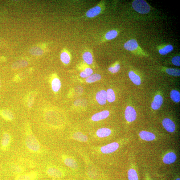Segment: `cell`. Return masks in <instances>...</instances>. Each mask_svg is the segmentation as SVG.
I'll return each mask as SVG.
<instances>
[{
    "instance_id": "cell-1",
    "label": "cell",
    "mask_w": 180,
    "mask_h": 180,
    "mask_svg": "<svg viewBox=\"0 0 180 180\" xmlns=\"http://www.w3.org/2000/svg\"><path fill=\"white\" fill-rule=\"evenodd\" d=\"M24 142L26 148L28 151L33 153L39 154L42 153V146L38 139L32 133L28 125L24 137Z\"/></svg>"
},
{
    "instance_id": "cell-2",
    "label": "cell",
    "mask_w": 180,
    "mask_h": 180,
    "mask_svg": "<svg viewBox=\"0 0 180 180\" xmlns=\"http://www.w3.org/2000/svg\"><path fill=\"white\" fill-rule=\"evenodd\" d=\"M124 47L126 50L130 51L136 55L149 56L146 52L139 46L136 39H132L128 41L125 43Z\"/></svg>"
},
{
    "instance_id": "cell-3",
    "label": "cell",
    "mask_w": 180,
    "mask_h": 180,
    "mask_svg": "<svg viewBox=\"0 0 180 180\" xmlns=\"http://www.w3.org/2000/svg\"><path fill=\"white\" fill-rule=\"evenodd\" d=\"M132 6L134 10L139 14H148L150 10L149 4L144 0H134L132 2Z\"/></svg>"
},
{
    "instance_id": "cell-4",
    "label": "cell",
    "mask_w": 180,
    "mask_h": 180,
    "mask_svg": "<svg viewBox=\"0 0 180 180\" xmlns=\"http://www.w3.org/2000/svg\"><path fill=\"white\" fill-rule=\"evenodd\" d=\"M105 9V3L104 2H100L98 5L89 9L85 14L86 17L92 18L96 17L103 12Z\"/></svg>"
},
{
    "instance_id": "cell-5",
    "label": "cell",
    "mask_w": 180,
    "mask_h": 180,
    "mask_svg": "<svg viewBox=\"0 0 180 180\" xmlns=\"http://www.w3.org/2000/svg\"><path fill=\"white\" fill-rule=\"evenodd\" d=\"M12 138L11 135L7 132H4L1 139L0 148L4 152L9 150L12 142Z\"/></svg>"
},
{
    "instance_id": "cell-6",
    "label": "cell",
    "mask_w": 180,
    "mask_h": 180,
    "mask_svg": "<svg viewBox=\"0 0 180 180\" xmlns=\"http://www.w3.org/2000/svg\"><path fill=\"white\" fill-rule=\"evenodd\" d=\"M47 174L55 178H60L64 176V173L61 170L55 167H49L46 170Z\"/></svg>"
},
{
    "instance_id": "cell-7",
    "label": "cell",
    "mask_w": 180,
    "mask_h": 180,
    "mask_svg": "<svg viewBox=\"0 0 180 180\" xmlns=\"http://www.w3.org/2000/svg\"><path fill=\"white\" fill-rule=\"evenodd\" d=\"M38 176V173L36 171H32L27 173L17 175L15 180H35Z\"/></svg>"
},
{
    "instance_id": "cell-8",
    "label": "cell",
    "mask_w": 180,
    "mask_h": 180,
    "mask_svg": "<svg viewBox=\"0 0 180 180\" xmlns=\"http://www.w3.org/2000/svg\"><path fill=\"white\" fill-rule=\"evenodd\" d=\"M125 117L127 121L132 122L136 120L137 114L136 110L131 106H128L125 109Z\"/></svg>"
},
{
    "instance_id": "cell-9",
    "label": "cell",
    "mask_w": 180,
    "mask_h": 180,
    "mask_svg": "<svg viewBox=\"0 0 180 180\" xmlns=\"http://www.w3.org/2000/svg\"><path fill=\"white\" fill-rule=\"evenodd\" d=\"M119 147V145L118 143L114 142L102 147L101 151L104 154H109L116 151Z\"/></svg>"
},
{
    "instance_id": "cell-10",
    "label": "cell",
    "mask_w": 180,
    "mask_h": 180,
    "mask_svg": "<svg viewBox=\"0 0 180 180\" xmlns=\"http://www.w3.org/2000/svg\"><path fill=\"white\" fill-rule=\"evenodd\" d=\"M157 48L159 54L165 55L172 51L174 50V47L171 44H163L158 46Z\"/></svg>"
},
{
    "instance_id": "cell-11",
    "label": "cell",
    "mask_w": 180,
    "mask_h": 180,
    "mask_svg": "<svg viewBox=\"0 0 180 180\" xmlns=\"http://www.w3.org/2000/svg\"><path fill=\"white\" fill-rule=\"evenodd\" d=\"M163 127L170 133H173L175 129V125L174 122L168 118H166L162 121Z\"/></svg>"
},
{
    "instance_id": "cell-12",
    "label": "cell",
    "mask_w": 180,
    "mask_h": 180,
    "mask_svg": "<svg viewBox=\"0 0 180 180\" xmlns=\"http://www.w3.org/2000/svg\"><path fill=\"white\" fill-rule=\"evenodd\" d=\"M96 98L97 103L100 104L104 105L107 100L106 92L104 90H101L97 93Z\"/></svg>"
},
{
    "instance_id": "cell-13",
    "label": "cell",
    "mask_w": 180,
    "mask_h": 180,
    "mask_svg": "<svg viewBox=\"0 0 180 180\" xmlns=\"http://www.w3.org/2000/svg\"><path fill=\"white\" fill-rule=\"evenodd\" d=\"M109 113L108 110H104L94 114L92 117V120L93 121H97L105 119L109 116Z\"/></svg>"
},
{
    "instance_id": "cell-14",
    "label": "cell",
    "mask_w": 180,
    "mask_h": 180,
    "mask_svg": "<svg viewBox=\"0 0 180 180\" xmlns=\"http://www.w3.org/2000/svg\"><path fill=\"white\" fill-rule=\"evenodd\" d=\"M141 138L146 141H152L155 140L156 137L153 133L145 131H142L139 133Z\"/></svg>"
},
{
    "instance_id": "cell-15",
    "label": "cell",
    "mask_w": 180,
    "mask_h": 180,
    "mask_svg": "<svg viewBox=\"0 0 180 180\" xmlns=\"http://www.w3.org/2000/svg\"><path fill=\"white\" fill-rule=\"evenodd\" d=\"M177 159V155L175 153L170 152L165 155L163 158V161L165 164L170 165L175 162Z\"/></svg>"
},
{
    "instance_id": "cell-16",
    "label": "cell",
    "mask_w": 180,
    "mask_h": 180,
    "mask_svg": "<svg viewBox=\"0 0 180 180\" xmlns=\"http://www.w3.org/2000/svg\"><path fill=\"white\" fill-rule=\"evenodd\" d=\"M163 103V99L160 95H157L154 97L153 101L151 104V108L155 110L160 108Z\"/></svg>"
},
{
    "instance_id": "cell-17",
    "label": "cell",
    "mask_w": 180,
    "mask_h": 180,
    "mask_svg": "<svg viewBox=\"0 0 180 180\" xmlns=\"http://www.w3.org/2000/svg\"><path fill=\"white\" fill-rule=\"evenodd\" d=\"M0 115L3 119L7 121H13L14 118V116L13 112L10 110L3 109L0 111Z\"/></svg>"
},
{
    "instance_id": "cell-18",
    "label": "cell",
    "mask_w": 180,
    "mask_h": 180,
    "mask_svg": "<svg viewBox=\"0 0 180 180\" xmlns=\"http://www.w3.org/2000/svg\"><path fill=\"white\" fill-rule=\"evenodd\" d=\"M119 34V32L116 30H110L105 34L103 42L108 41L116 38Z\"/></svg>"
},
{
    "instance_id": "cell-19",
    "label": "cell",
    "mask_w": 180,
    "mask_h": 180,
    "mask_svg": "<svg viewBox=\"0 0 180 180\" xmlns=\"http://www.w3.org/2000/svg\"><path fill=\"white\" fill-rule=\"evenodd\" d=\"M111 130L107 128H102L98 129L96 132L97 136L100 138L108 137L111 134Z\"/></svg>"
},
{
    "instance_id": "cell-20",
    "label": "cell",
    "mask_w": 180,
    "mask_h": 180,
    "mask_svg": "<svg viewBox=\"0 0 180 180\" xmlns=\"http://www.w3.org/2000/svg\"><path fill=\"white\" fill-rule=\"evenodd\" d=\"M129 76L131 80L133 83L137 85L141 84V80L140 76L137 75L134 72L130 71L129 73Z\"/></svg>"
},
{
    "instance_id": "cell-21",
    "label": "cell",
    "mask_w": 180,
    "mask_h": 180,
    "mask_svg": "<svg viewBox=\"0 0 180 180\" xmlns=\"http://www.w3.org/2000/svg\"><path fill=\"white\" fill-rule=\"evenodd\" d=\"M60 58L61 60L63 63L68 64L70 63L71 60L70 54L67 50H65L61 53Z\"/></svg>"
},
{
    "instance_id": "cell-22",
    "label": "cell",
    "mask_w": 180,
    "mask_h": 180,
    "mask_svg": "<svg viewBox=\"0 0 180 180\" xmlns=\"http://www.w3.org/2000/svg\"><path fill=\"white\" fill-rule=\"evenodd\" d=\"M12 173L17 175L23 174L26 171L25 168L23 166L18 165H12L10 168Z\"/></svg>"
},
{
    "instance_id": "cell-23",
    "label": "cell",
    "mask_w": 180,
    "mask_h": 180,
    "mask_svg": "<svg viewBox=\"0 0 180 180\" xmlns=\"http://www.w3.org/2000/svg\"><path fill=\"white\" fill-rule=\"evenodd\" d=\"M72 137L75 140L81 142H86L88 140V137L86 135L80 132L73 133Z\"/></svg>"
},
{
    "instance_id": "cell-24",
    "label": "cell",
    "mask_w": 180,
    "mask_h": 180,
    "mask_svg": "<svg viewBox=\"0 0 180 180\" xmlns=\"http://www.w3.org/2000/svg\"><path fill=\"white\" fill-rule=\"evenodd\" d=\"M63 162L65 165L72 169H76L78 166L76 161L72 158H65L64 159Z\"/></svg>"
},
{
    "instance_id": "cell-25",
    "label": "cell",
    "mask_w": 180,
    "mask_h": 180,
    "mask_svg": "<svg viewBox=\"0 0 180 180\" xmlns=\"http://www.w3.org/2000/svg\"><path fill=\"white\" fill-rule=\"evenodd\" d=\"M83 58L85 62L88 65L92 64L93 62V57L91 52L86 51L83 55Z\"/></svg>"
},
{
    "instance_id": "cell-26",
    "label": "cell",
    "mask_w": 180,
    "mask_h": 180,
    "mask_svg": "<svg viewBox=\"0 0 180 180\" xmlns=\"http://www.w3.org/2000/svg\"><path fill=\"white\" fill-rule=\"evenodd\" d=\"M28 65V63L26 60H20L14 63L12 65V68L14 69H17L25 67Z\"/></svg>"
},
{
    "instance_id": "cell-27",
    "label": "cell",
    "mask_w": 180,
    "mask_h": 180,
    "mask_svg": "<svg viewBox=\"0 0 180 180\" xmlns=\"http://www.w3.org/2000/svg\"><path fill=\"white\" fill-rule=\"evenodd\" d=\"M61 87V82L59 79L55 78L53 80L51 83V87L53 91L55 92H58Z\"/></svg>"
},
{
    "instance_id": "cell-28",
    "label": "cell",
    "mask_w": 180,
    "mask_h": 180,
    "mask_svg": "<svg viewBox=\"0 0 180 180\" xmlns=\"http://www.w3.org/2000/svg\"><path fill=\"white\" fill-rule=\"evenodd\" d=\"M101 78L100 75L98 73H95L88 77L86 79V81L88 83H92L100 80Z\"/></svg>"
},
{
    "instance_id": "cell-29",
    "label": "cell",
    "mask_w": 180,
    "mask_h": 180,
    "mask_svg": "<svg viewBox=\"0 0 180 180\" xmlns=\"http://www.w3.org/2000/svg\"><path fill=\"white\" fill-rule=\"evenodd\" d=\"M171 99L175 103H179L180 101V94L179 92L176 90H173L170 93Z\"/></svg>"
},
{
    "instance_id": "cell-30",
    "label": "cell",
    "mask_w": 180,
    "mask_h": 180,
    "mask_svg": "<svg viewBox=\"0 0 180 180\" xmlns=\"http://www.w3.org/2000/svg\"><path fill=\"white\" fill-rule=\"evenodd\" d=\"M106 97L107 100L109 103H112L115 100V94L113 89L110 88L107 90L106 92Z\"/></svg>"
},
{
    "instance_id": "cell-31",
    "label": "cell",
    "mask_w": 180,
    "mask_h": 180,
    "mask_svg": "<svg viewBox=\"0 0 180 180\" xmlns=\"http://www.w3.org/2000/svg\"><path fill=\"white\" fill-rule=\"evenodd\" d=\"M165 71L168 74L175 76H179L180 75L179 69L174 68H166Z\"/></svg>"
},
{
    "instance_id": "cell-32",
    "label": "cell",
    "mask_w": 180,
    "mask_h": 180,
    "mask_svg": "<svg viewBox=\"0 0 180 180\" xmlns=\"http://www.w3.org/2000/svg\"><path fill=\"white\" fill-rule=\"evenodd\" d=\"M30 54L35 56H39L43 54V51L41 48L35 47L32 48L30 51Z\"/></svg>"
},
{
    "instance_id": "cell-33",
    "label": "cell",
    "mask_w": 180,
    "mask_h": 180,
    "mask_svg": "<svg viewBox=\"0 0 180 180\" xmlns=\"http://www.w3.org/2000/svg\"><path fill=\"white\" fill-rule=\"evenodd\" d=\"M128 178L129 180H138L137 172L133 169H130L128 171Z\"/></svg>"
},
{
    "instance_id": "cell-34",
    "label": "cell",
    "mask_w": 180,
    "mask_h": 180,
    "mask_svg": "<svg viewBox=\"0 0 180 180\" xmlns=\"http://www.w3.org/2000/svg\"><path fill=\"white\" fill-rule=\"evenodd\" d=\"M120 64L117 62L114 64L112 66L109 67L108 68V71L113 73L117 72L120 70Z\"/></svg>"
},
{
    "instance_id": "cell-35",
    "label": "cell",
    "mask_w": 180,
    "mask_h": 180,
    "mask_svg": "<svg viewBox=\"0 0 180 180\" xmlns=\"http://www.w3.org/2000/svg\"><path fill=\"white\" fill-rule=\"evenodd\" d=\"M171 62L175 66H180V57L179 55L175 56L171 59Z\"/></svg>"
},
{
    "instance_id": "cell-36",
    "label": "cell",
    "mask_w": 180,
    "mask_h": 180,
    "mask_svg": "<svg viewBox=\"0 0 180 180\" xmlns=\"http://www.w3.org/2000/svg\"><path fill=\"white\" fill-rule=\"evenodd\" d=\"M83 71L88 77L92 75L93 73V70L91 68H85Z\"/></svg>"
},
{
    "instance_id": "cell-37",
    "label": "cell",
    "mask_w": 180,
    "mask_h": 180,
    "mask_svg": "<svg viewBox=\"0 0 180 180\" xmlns=\"http://www.w3.org/2000/svg\"><path fill=\"white\" fill-rule=\"evenodd\" d=\"M34 101V97L32 96H30L28 99L27 101V105L28 107L31 108L33 104Z\"/></svg>"
},
{
    "instance_id": "cell-38",
    "label": "cell",
    "mask_w": 180,
    "mask_h": 180,
    "mask_svg": "<svg viewBox=\"0 0 180 180\" xmlns=\"http://www.w3.org/2000/svg\"><path fill=\"white\" fill-rule=\"evenodd\" d=\"M76 92L79 94H81L83 91V89L82 87L80 86L77 87L76 90Z\"/></svg>"
},
{
    "instance_id": "cell-39",
    "label": "cell",
    "mask_w": 180,
    "mask_h": 180,
    "mask_svg": "<svg viewBox=\"0 0 180 180\" xmlns=\"http://www.w3.org/2000/svg\"><path fill=\"white\" fill-rule=\"evenodd\" d=\"M80 76L81 77L83 78H87L88 76L86 75L84 72L83 71L81 72L80 73Z\"/></svg>"
},
{
    "instance_id": "cell-40",
    "label": "cell",
    "mask_w": 180,
    "mask_h": 180,
    "mask_svg": "<svg viewBox=\"0 0 180 180\" xmlns=\"http://www.w3.org/2000/svg\"><path fill=\"white\" fill-rule=\"evenodd\" d=\"M175 180H180V179L179 178H178L177 179H176Z\"/></svg>"
},
{
    "instance_id": "cell-41",
    "label": "cell",
    "mask_w": 180,
    "mask_h": 180,
    "mask_svg": "<svg viewBox=\"0 0 180 180\" xmlns=\"http://www.w3.org/2000/svg\"><path fill=\"white\" fill-rule=\"evenodd\" d=\"M0 87H1V80H0Z\"/></svg>"
}]
</instances>
